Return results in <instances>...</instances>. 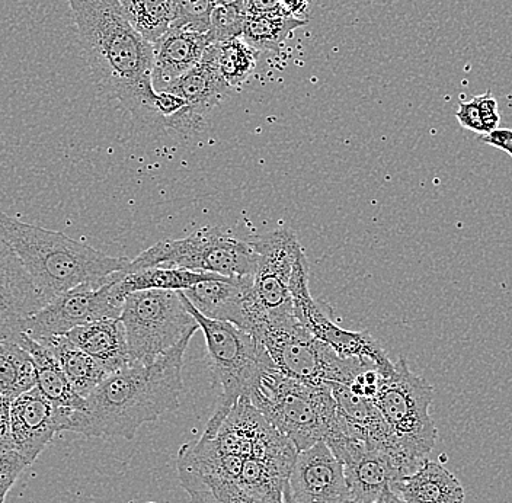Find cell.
Wrapping results in <instances>:
<instances>
[{"instance_id":"obj_16","label":"cell","mask_w":512,"mask_h":503,"mask_svg":"<svg viewBox=\"0 0 512 503\" xmlns=\"http://www.w3.org/2000/svg\"><path fill=\"white\" fill-rule=\"evenodd\" d=\"M46 304L18 253L0 239V339L15 342L25 322Z\"/></svg>"},{"instance_id":"obj_33","label":"cell","mask_w":512,"mask_h":503,"mask_svg":"<svg viewBox=\"0 0 512 503\" xmlns=\"http://www.w3.org/2000/svg\"><path fill=\"white\" fill-rule=\"evenodd\" d=\"M176 15L172 28L208 32L216 0H175Z\"/></svg>"},{"instance_id":"obj_29","label":"cell","mask_w":512,"mask_h":503,"mask_svg":"<svg viewBox=\"0 0 512 503\" xmlns=\"http://www.w3.org/2000/svg\"><path fill=\"white\" fill-rule=\"evenodd\" d=\"M307 24L304 19L286 15H248L242 40L256 51H278L291 32Z\"/></svg>"},{"instance_id":"obj_14","label":"cell","mask_w":512,"mask_h":503,"mask_svg":"<svg viewBox=\"0 0 512 503\" xmlns=\"http://www.w3.org/2000/svg\"><path fill=\"white\" fill-rule=\"evenodd\" d=\"M217 445L242 458H296L299 451L262 415L249 397H240L217 431Z\"/></svg>"},{"instance_id":"obj_20","label":"cell","mask_w":512,"mask_h":503,"mask_svg":"<svg viewBox=\"0 0 512 503\" xmlns=\"http://www.w3.org/2000/svg\"><path fill=\"white\" fill-rule=\"evenodd\" d=\"M229 89V85L224 82L217 67L214 46L210 44L203 60L194 69L176 79L162 91L181 96L187 101L188 107L185 110L195 117L206 120L207 115L222 102Z\"/></svg>"},{"instance_id":"obj_22","label":"cell","mask_w":512,"mask_h":503,"mask_svg":"<svg viewBox=\"0 0 512 503\" xmlns=\"http://www.w3.org/2000/svg\"><path fill=\"white\" fill-rule=\"evenodd\" d=\"M67 338L94 357L108 374L130 365L126 329L120 319H104L79 326Z\"/></svg>"},{"instance_id":"obj_41","label":"cell","mask_w":512,"mask_h":503,"mask_svg":"<svg viewBox=\"0 0 512 503\" xmlns=\"http://www.w3.org/2000/svg\"><path fill=\"white\" fill-rule=\"evenodd\" d=\"M281 11L286 16L294 19H304L309 11V0H280Z\"/></svg>"},{"instance_id":"obj_1","label":"cell","mask_w":512,"mask_h":503,"mask_svg":"<svg viewBox=\"0 0 512 503\" xmlns=\"http://www.w3.org/2000/svg\"><path fill=\"white\" fill-rule=\"evenodd\" d=\"M80 47L95 82L134 120L163 124L156 111L155 47L124 14L120 0H69Z\"/></svg>"},{"instance_id":"obj_43","label":"cell","mask_w":512,"mask_h":503,"mask_svg":"<svg viewBox=\"0 0 512 503\" xmlns=\"http://www.w3.org/2000/svg\"><path fill=\"white\" fill-rule=\"evenodd\" d=\"M249 0H216L217 6H230V8L245 9L248 8Z\"/></svg>"},{"instance_id":"obj_17","label":"cell","mask_w":512,"mask_h":503,"mask_svg":"<svg viewBox=\"0 0 512 503\" xmlns=\"http://www.w3.org/2000/svg\"><path fill=\"white\" fill-rule=\"evenodd\" d=\"M73 413L54 406L37 387L16 397L11 409L15 450L34 463L57 432L69 431Z\"/></svg>"},{"instance_id":"obj_6","label":"cell","mask_w":512,"mask_h":503,"mask_svg":"<svg viewBox=\"0 0 512 503\" xmlns=\"http://www.w3.org/2000/svg\"><path fill=\"white\" fill-rule=\"evenodd\" d=\"M184 299L204 333L213 383L220 387L216 410L203 432L204 437H216L230 409L240 397L251 396L262 373L274 364L264 346L251 333L232 323L208 319L192 306L187 297Z\"/></svg>"},{"instance_id":"obj_44","label":"cell","mask_w":512,"mask_h":503,"mask_svg":"<svg viewBox=\"0 0 512 503\" xmlns=\"http://www.w3.org/2000/svg\"><path fill=\"white\" fill-rule=\"evenodd\" d=\"M511 99H512V96H511Z\"/></svg>"},{"instance_id":"obj_35","label":"cell","mask_w":512,"mask_h":503,"mask_svg":"<svg viewBox=\"0 0 512 503\" xmlns=\"http://www.w3.org/2000/svg\"><path fill=\"white\" fill-rule=\"evenodd\" d=\"M457 121L460 126L466 128V130L473 131V133L485 134V128H483L482 117H480V110L476 98H472V101H462L459 104V108L454 112Z\"/></svg>"},{"instance_id":"obj_9","label":"cell","mask_w":512,"mask_h":503,"mask_svg":"<svg viewBox=\"0 0 512 503\" xmlns=\"http://www.w3.org/2000/svg\"><path fill=\"white\" fill-rule=\"evenodd\" d=\"M432 400L431 384L412 373L403 357L395 362L393 373L382 378L379 392L373 399L400 445L421 461L434 450L438 438L430 413Z\"/></svg>"},{"instance_id":"obj_7","label":"cell","mask_w":512,"mask_h":503,"mask_svg":"<svg viewBox=\"0 0 512 503\" xmlns=\"http://www.w3.org/2000/svg\"><path fill=\"white\" fill-rule=\"evenodd\" d=\"M120 320L126 329L130 365L155 361L200 329L182 291L127 294Z\"/></svg>"},{"instance_id":"obj_23","label":"cell","mask_w":512,"mask_h":503,"mask_svg":"<svg viewBox=\"0 0 512 503\" xmlns=\"http://www.w3.org/2000/svg\"><path fill=\"white\" fill-rule=\"evenodd\" d=\"M15 342L31 355L35 370H37V389L54 406L73 410V412L85 409V399L73 389L62 365L46 344L35 341L24 332L18 336Z\"/></svg>"},{"instance_id":"obj_8","label":"cell","mask_w":512,"mask_h":503,"mask_svg":"<svg viewBox=\"0 0 512 503\" xmlns=\"http://www.w3.org/2000/svg\"><path fill=\"white\" fill-rule=\"evenodd\" d=\"M256 255L251 242L236 239L222 227H203L184 239L162 240L128 262L126 274L144 268H182L227 278L254 277Z\"/></svg>"},{"instance_id":"obj_12","label":"cell","mask_w":512,"mask_h":503,"mask_svg":"<svg viewBox=\"0 0 512 503\" xmlns=\"http://www.w3.org/2000/svg\"><path fill=\"white\" fill-rule=\"evenodd\" d=\"M258 262L254 274V293L268 317L294 315L290 280L303 255L302 245L290 229L261 233L249 240Z\"/></svg>"},{"instance_id":"obj_38","label":"cell","mask_w":512,"mask_h":503,"mask_svg":"<svg viewBox=\"0 0 512 503\" xmlns=\"http://www.w3.org/2000/svg\"><path fill=\"white\" fill-rule=\"evenodd\" d=\"M155 107L160 120H162L163 126H165V121L168 120L169 117L178 114L179 111L184 110L188 105L187 101L182 99L179 95L172 94V92L168 91H159L158 96H156Z\"/></svg>"},{"instance_id":"obj_15","label":"cell","mask_w":512,"mask_h":503,"mask_svg":"<svg viewBox=\"0 0 512 503\" xmlns=\"http://www.w3.org/2000/svg\"><path fill=\"white\" fill-rule=\"evenodd\" d=\"M284 503H351L344 467L326 442L299 451Z\"/></svg>"},{"instance_id":"obj_28","label":"cell","mask_w":512,"mask_h":503,"mask_svg":"<svg viewBox=\"0 0 512 503\" xmlns=\"http://www.w3.org/2000/svg\"><path fill=\"white\" fill-rule=\"evenodd\" d=\"M128 22L144 40L155 46L171 31L176 15L175 0H120Z\"/></svg>"},{"instance_id":"obj_4","label":"cell","mask_w":512,"mask_h":503,"mask_svg":"<svg viewBox=\"0 0 512 503\" xmlns=\"http://www.w3.org/2000/svg\"><path fill=\"white\" fill-rule=\"evenodd\" d=\"M249 399L297 451L341 434L331 386L303 383L271 367L262 373Z\"/></svg>"},{"instance_id":"obj_11","label":"cell","mask_w":512,"mask_h":503,"mask_svg":"<svg viewBox=\"0 0 512 503\" xmlns=\"http://www.w3.org/2000/svg\"><path fill=\"white\" fill-rule=\"evenodd\" d=\"M309 277V262L303 253L290 280L294 315L300 325L341 357L373 362L383 377L390 376L395 370V362L390 361L379 342L368 332H351L336 325L328 312L323 310L322 304L310 294Z\"/></svg>"},{"instance_id":"obj_19","label":"cell","mask_w":512,"mask_h":503,"mask_svg":"<svg viewBox=\"0 0 512 503\" xmlns=\"http://www.w3.org/2000/svg\"><path fill=\"white\" fill-rule=\"evenodd\" d=\"M211 40L208 32L171 28L168 34L155 44V67L153 82L159 80L163 88L176 79L187 75L203 60ZM160 89V91H162Z\"/></svg>"},{"instance_id":"obj_31","label":"cell","mask_w":512,"mask_h":503,"mask_svg":"<svg viewBox=\"0 0 512 503\" xmlns=\"http://www.w3.org/2000/svg\"><path fill=\"white\" fill-rule=\"evenodd\" d=\"M178 476L192 503H255L235 480L201 476L185 470H178Z\"/></svg>"},{"instance_id":"obj_36","label":"cell","mask_w":512,"mask_h":503,"mask_svg":"<svg viewBox=\"0 0 512 503\" xmlns=\"http://www.w3.org/2000/svg\"><path fill=\"white\" fill-rule=\"evenodd\" d=\"M12 400L0 394V453L15 450L11 421Z\"/></svg>"},{"instance_id":"obj_2","label":"cell","mask_w":512,"mask_h":503,"mask_svg":"<svg viewBox=\"0 0 512 503\" xmlns=\"http://www.w3.org/2000/svg\"><path fill=\"white\" fill-rule=\"evenodd\" d=\"M192 336L155 361L110 374L86 397L85 409L73 413L69 431L88 438L133 440L144 424L178 410L184 392L182 367Z\"/></svg>"},{"instance_id":"obj_30","label":"cell","mask_w":512,"mask_h":503,"mask_svg":"<svg viewBox=\"0 0 512 503\" xmlns=\"http://www.w3.org/2000/svg\"><path fill=\"white\" fill-rule=\"evenodd\" d=\"M217 67L230 89L242 88L258 63L259 51L249 46L242 38L214 43Z\"/></svg>"},{"instance_id":"obj_10","label":"cell","mask_w":512,"mask_h":503,"mask_svg":"<svg viewBox=\"0 0 512 503\" xmlns=\"http://www.w3.org/2000/svg\"><path fill=\"white\" fill-rule=\"evenodd\" d=\"M124 274V271L117 272L101 287L79 285L48 301L40 312L25 322L24 333L43 342L98 320L120 319L127 297L120 288Z\"/></svg>"},{"instance_id":"obj_40","label":"cell","mask_w":512,"mask_h":503,"mask_svg":"<svg viewBox=\"0 0 512 503\" xmlns=\"http://www.w3.org/2000/svg\"><path fill=\"white\" fill-rule=\"evenodd\" d=\"M248 15H284L281 11L280 0H249Z\"/></svg>"},{"instance_id":"obj_32","label":"cell","mask_w":512,"mask_h":503,"mask_svg":"<svg viewBox=\"0 0 512 503\" xmlns=\"http://www.w3.org/2000/svg\"><path fill=\"white\" fill-rule=\"evenodd\" d=\"M246 16L248 14L245 9L216 6L211 14L210 30H208L211 44L242 38Z\"/></svg>"},{"instance_id":"obj_26","label":"cell","mask_w":512,"mask_h":503,"mask_svg":"<svg viewBox=\"0 0 512 503\" xmlns=\"http://www.w3.org/2000/svg\"><path fill=\"white\" fill-rule=\"evenodd\" d=\"M223 275L190 271L182 268H144L124 274L120 288L124 294L144 290L184 291L206 281L220 280Z\"/></svg>"},{"instance_id":"obj_39","label":"cell","mask_w":512,"mask_h":503,"mask_svg":"<svg viewBox=\"0 0 512 503\" xmlns=\"http://www.w3.org/2000/svg\"><path fill=\"white\" fill-rule=\"evenodd\" d=\"M479 140L482 143L495 147V149L508 153L512 159V130L510 128H496V130L491 131L489 134L479 136Z\"/></svg>"},{"instance_id":"obj_24","label":"cell","mask_w":512,"mask_h":503,"mask_svg":"<svg viewBox=\"0 0 512 503\" xmlns=\"http://www.w3.org/2000/svg\"><path fill=\"white\" fill-rule=\"evenodd\" d=\"M296 458H246L238 482L240 489L255 503H284Z\"/></svg>"},{"instance_id":"obj_37","label":"cell","mask_w":512,"mask_h":503,"mask_svg":"<svg viewBox=\"0 0 512 503\" xmlns=\"http://www.w3.org/2000/svg\"><path fill=\"white\" fill-rule=\"evenodd\" d=\"M475 98L479 105L480 117H482L485 134H489L491 131L498 128L499 121H501L498 112V101H496L491 92H486L485 95L475 96Z\"/></svg>"},{"instance_id":"obj_25","label":"cell","mask_w":512,"mask_h":503,"mask_svg":"<svg viewBox=\"0 0 512 503\" xmlns=\"http://www.w3.org/2000/svg\"><path fill=\"white\" fill-rule=\"evenodd\" d=\"M62 365L73 389L83 399L89 396L110 374L88 352L73 344L66 335L53 336L43 341Z\"/></svg>"},{"instance_id":"obj_42","label":"cell","mask_w":512,"mask_h":503,"mask_svg":"<svg viewBox=\"0 0 512 503\" xmlns=\"http://www.w3.org/2000/svg\"><path fill=\"white\" fill-rule=\"evenodd\" d=\"M374 503H406L403 501L400 496L396 495L395 492H393L392 489H387L386 492L383 493L382 496H380L379 499H377Z\"/></svg>"},{"instance_id":"obj_21","label":"cell","mask_w":512,"mask_h":503,"mask_svg":"<svg viewBox=\"0 0 512 503\" xmlns=\"http://www.w3.org/2000/svg\"><path fill=\"white\" fill-rule=\"evenodd\" d=\"M406 503H464L462 483L437 461L425 458L412 474L400 479L392 488Z\"/></svg>"},{"instance_id":"obj_34","label":"cell","mask_w":512,"mask_h":503,"mask_svg":"<svg viewBox=\"0 0 512 503\" xmlns=\"http://www.w3.org/2000/svg\"><path fill=\"white\" fill-rule=\"evenodd\" d=\"M31 461L16 450L0 453V503H5L9 490L18 477L31 466Z\"/></svg>"},{"instance_id":"obj_5","label":"cell","mask_w":512,"mask_h":503,"mask_svg":"<svg viewBox=\"0 0 512 503\" xmlns=\"http://www.w3.org/2000/svg\"><path fill=\"white\" fill-rule=\"evenodd\" d=\"M251 335L264 346L278 373L313 386L350 387L367 368L377 367L370 361L336 354L310 335L296 315L268 317L265 313Z\"/></svg>"},{"instance_id":"obj_27","label":"cell","mask_w":512,"mask_h":503,"mask_svg":"<svg viewBox=\"0 0 512 503\" xmlns=\"http://www.w3.org/2000/svg\"><path fill=\"white\" fill-rule=\"evenodd\" d=\"M37 387V370L31 355L9 339H0V394L14 400Z\"/></svg>"},{"instance_id":"obj_3","label":"cell","mask_w":512,"mask_h":503,"mask_svg":"<svg viewBox=\"0 0 512 503\" xmlns=\"http://www.w3.org/2000/svg\"><path fill=\"white\" fill-rule=\"evenodd\" d=\"M0 239L18 253L47 303L79 285L101 287L117 272L126 271L130 262L105 255L64 233L24 223L2 211Z\"/></svg>"},{"instance_id":"obj_13","label":"cell","mask_w":512,"mask_h":503,"mask_svg":"<svg viewBox=\"0 0 512 503\" xmlns=\"http://www.w3.org/2000/svg\"><path fill=\"white\" fill-rule=\"evenodd\" d=\"M344 467L351 503H374L414 470L398 457L357 438L336 434L326 440Z\"/></svg>"},{"instance_id":"obj_18","label":"cell","mask_w":512,"mask_h":503,"mask_svg":"<svg viewBox=\"0 0 512 503\" xmlns=\"http://www.w3.org/2000/svg\"><path fill=\"white\" fill-rule=\"evenodd\" d=\"M182 293L201 315L232 323L246 332H251L252 322L261 307L254 293V277H223L194 285Z\"/></svg>"}]
</instances>
